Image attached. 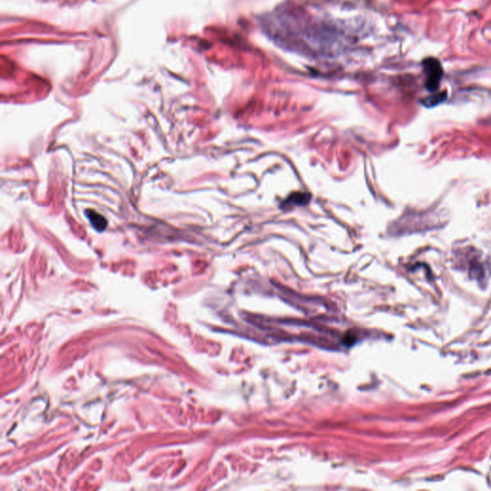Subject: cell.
<instances>
[{
  "label": "cell",
  "instance_id": "obj_1",
  "mask_svg": "<svg viewBox=\"0 0 491 491\" xmlns=\"http://www.w3.org/2000/svg\"><path fill=\"white\" fill-rule=\"evenodd\" d=\"M424 73L426 76L425 86L429 91H436L442 81L443 69L439 60L435 58H427L422 61Z\"/></svg>",
  "mask_w": 491,
  "mask_h": 491
},
{
  "label": "cell",
  "instance_id": "obj_2",
  "mask_svg": "<svg viewBox=\"0 0 491 491\" xmlns=\"http://www.w3.org/2000/svg\"><path fill=\"white\" fill-rule=\"evenodd\" d=\"M86 216L87 220L91 224L92 228L95 231H97L98 233H102L107 229L108 221L106 220V218L103 215H101L95 210L87 209L86 211Z\"/></svg>",
  "mask_w": 491,
  "mask_h": 491
},
{
  "label": "cell",
  "instance_id": "obj_3",
  "mask_svg": "<svg viewBox=\"0 0 491 491\" xmlns=\"http://www.w3.org/2000/svg\"><path fill=\"white\" fill-rule=\"evenodd\" d=\"M445 99H446V92L443 91L439 94H435V95H432V96L424 99L423 104L427 107H433V106H436V105L442 103Z\"/></svg>",
  "mask_w": 491,
  "mask_h": 491
}]
</instances>
